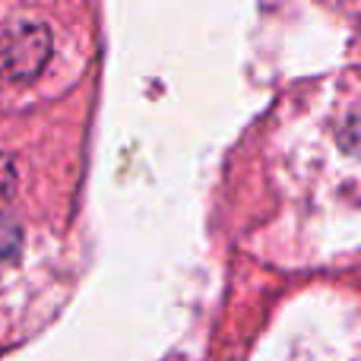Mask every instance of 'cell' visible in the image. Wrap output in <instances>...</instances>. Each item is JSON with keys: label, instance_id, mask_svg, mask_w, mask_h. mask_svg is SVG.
<instances>
[{"label": "cell", "instance_id": "6da1fadb", "mask_svg": "<svg viewBox=\"0 0 361 361\" xmlns=\"http://www.w3.org/2000/svg\"><path fill=\"white\" fill-rule=\"evenodd\" d=\"M51 57V32L42 23H13L0 32V76L13 82L42 73Z\"/></svg>", "mask_w": 361, "mask_h": 361}, {"label": "cell", "instance_id": "7a4b0ae2", "mask_svg": "<svg viewBox=\"0 0 361 361\" xmlns=\"http://www.w3.org/2000/svg\"><path fill=\"white\" fill-rule=\"evenodd\" d=\"M16 247H19V225L0 209V260L16 254Z\"/></svg>", "mask_w": 361, "mask_h": 361}]
</instances>
